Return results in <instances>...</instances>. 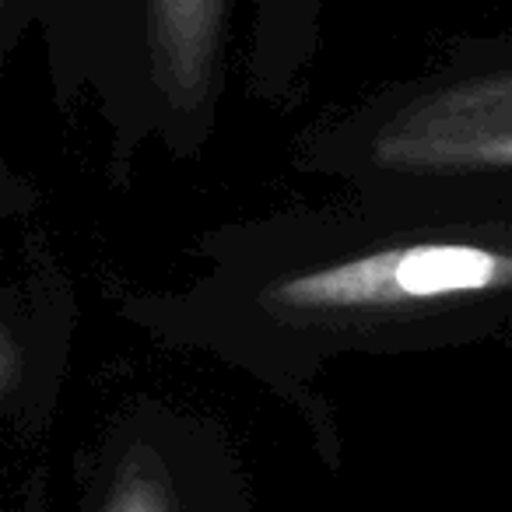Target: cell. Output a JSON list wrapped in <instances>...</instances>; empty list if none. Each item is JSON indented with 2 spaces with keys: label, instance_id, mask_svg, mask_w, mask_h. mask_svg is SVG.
I'll return each mask as SVG.
<instances>
[{
  "label": "cell",
  "instance_id": "cell-1",
  "mask_svg": "<svg viewBox=\"0 0 512 512\" xmlns=\"http://www.w3.org/2000/svg\"><path fill=\"white\" fill-rule=\"evenodd\" d=\"M512 285L509 228L411 232L323 256L260 288L253 313L278 334L358 341L418 334L435 320L502 306Z\"/></svg>",
  "mask_w": 512,
  "mask_h": 512
},
{
  "label": "cell",
  "instance_id": "cell-2",
  "mask_svg": "<svg viewBox=\"0 0 512 512\" xmlns=\"http://www.w3.org/2000/svg\"><path fill=\"white\" fill-rule=\"evenodd\" d=\"M316 162L400 183H474L512 169V74H453L313 144Z\"/></svg>",
  "mask_w": 512,
  "mask_h": 512
},
{
  "label": "cell",
  "instance_id": "cell-3",
  "mask_svg": "<svg viewBox=\"0 0 512 512\" xmlns=\"http://www.w3.org/2000/svg\"><path fill=\"white\" fill-rule=\"evenodd\" d=\"M144 85L155 127L172 151L193 155L211 137L235 0H141Z\"/></svg>",
  "mask_w": 512,
  "mask_h": 512
},
{
  "label": "cell",
  "instance_id": "cell-4",
  "mask_svg": "<svg viewBox=\"0 0 512 512\" xmlns=\"http://www.w3.org/2000/svg\"><path fill=\"white\" fill-rule=\"evenodd\" d=\"M323 0H256L249 88L271 102L295 95L320 46Z\"/></svg>",
  "mask_w": 512,
  "mask_h": 512
},
{
  "label": "cell",
  "instance_id": "cell-5",
  "mask_svg": "<svg viewBox=\"0 0 512 512\" xmlns=\"http://www.w3.org/2000/svg\"><path fill=\"white\" fill-rule=\"evenodd\" d=\"M85 512H186L165 453L134 439L116 453Z\"/></svg>",
  "mask_w": 512,
  "mask_h": 512
},
{
  "label": "cell",
  "instance_id": "cell-6",
  "mask_svg": "<svg viewBox=\"0 0 512 512\" xmlns=\"http://www.w3.org/2000/svg\"><path fill=\"white\" fill-rule=\"evenodd\" d=\"M64 15V0H0V71L36 22Z\"/></svg>",
  "mask_w": 512,
  "mask_h": 512
},
{
  "label": "cell",
  "instance_id": "cell-7",
  "mask_svg": "<svg viewBox=\"0 0 512 512\" xmlns=\"http://www.w3.org/2000/svg\"><path fill=\"white\" fill-rule=\"evenodd\" d=\"M22 369H25V355H22V344H18V334L8 323V316H0V400L18 386Z\"/></svg>",
  "mask_w": 512,
  "mask_h": 512
},
{
  "label": "cell",
  "instance_id": "cell-8",
  "mask_svg": "<svg viewBox=\"0 0 512 512\" xmlns=\"http://www.w3.org/2000/svg\"><path fill=\"white\" fill-rule=\"evenodd\" d=\"M15 512H46V495H43V488L36 484V491H29V495H25V502L18 505Z\"/></svg>",
  "mask_w": 512,
  "mask_h": 512
}]
</instances>
